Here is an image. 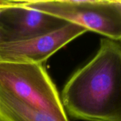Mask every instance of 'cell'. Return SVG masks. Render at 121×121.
<instances>
[{
    "instance_id": "6da1fadb",
    "label": "cell",
    "mask_w": 121,
    "mask_h": 121,
    "mask_svg": "<svg viewBox=\"0 0 121 121\" xmlns=\"http://www.w3.org/2000/svg\"><path fill=\"white\" fill-rule=\"evenodd\" d=\"M61 99L73 118L121 121V40L102 38L94 57L67 81Z\"/></svg>"
},
{
    "instance_id": "7a4b0ae2",
    "label": "cell",
    "mask_w": 121,
    "mask_h": 121,
    "mask_svg": "<svg viewBox=\"0 0 121 121\" xmlns=\"http://www.w3.org/2000/svg\"><path fill=\"white\" fill-rule=\"evenodd\" d=\"M0 121H69L43 65L0 62Z\"/></svg>"
},
{
    "instance_id": "3957f363",
    "label": "cell",
    "mask_w": 121,
    "mask_h": 121,
    "mask_svg": "<svg viewBox=\"0 0 121 121\" xmlns=\"http://www.w3.org/2000/svg\"><path fill=\"white\" fill-rule=\"evenodd\" d=\"M24 6L53 16L93 31L106 38L121 40V1H24Z\"/></svg>"
},
{
    "instance_id": "277c9868",
    "label": "cell",
    "mask_w": 121,
    "mask_h": 121,
    "mask_svg": "<svg viewBox=\"0 0 121 121\" xmlns=\"http://www.w3.org/2000/svg\"><path fill=\"white\" fill-rule=\"evenodd\" d=\"M87 30L77 24L66 23L45 35L15 42L0 43V62L40 64Z\"/></svg>"
},
{
    "instance_id": "5b68a950",
    "label": "cell",
    "mask_w": 121,
    "mask_h": 121,
    "mask_svg": "<svg viewBox=\"0 0 121 121\" xmlns=\"http://www.w3.org/2000/svg\"><path fill=\"white\" fill-rule=\"evenodd\" d=\"M66 23L50 14L24 6L21 1H1L0 3V43L45 35Z\"/></svg>"
},
{
    "instance_id": "8992f818",
    "label": "cell",
    "mask_w": 121,
    "mask_h": 121,
    "mask_svg": "<svg viewBox=\"0 0 121 121\" xmlns=\"http://www.w3.org/2000/svg\"><path fill=\"white\" fill-rule=\"evenodd\" d=\"M1 1H0V3H1Z\"/></svg>"
}]
</instances>
